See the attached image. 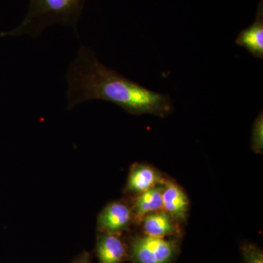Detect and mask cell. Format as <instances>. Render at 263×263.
<instances>
[{"label":"cell","mask_w":263,"mask_h":263,"mask_svg":"<svg viewBox=\"0 0 263 263\" xmlns=\"http://www.w3.org/2000/svg\"><path fill=\"white\" fill-rule=\"evenodd\" d=\"M69 109L90 100L110 102L135 115L167 116L174 110L168 95L147 89L109 68L91 48L81 46L66 73Z\"/></svg>","instance_id":"obj_1"},{"label":"cell","mask_w":263,"mask_h":263,"mask_svg":"<svg viewBox=\"0 0 263 263\" xmlns=\"http://www.w3.org/2000/svg\"><path fill=\"white\" fill-rule=\"evenodd\" d=\"M85 0H30L27 14L18 27L7 35L36 37L55 24L76 29L84 10Z\"/></svg>","instance_id":"obj_2"},{"label":"cell","mask_w":263,"mask_h":263,"mask_svg":"<svg viewBox=\"0 0 263 263\" xmlns=\"http://www.w3.org/2000/svg\"><path fill=\"white\" fill-rule=\"evenodd\" d=\"M177 252L176 240L165 238L145 235L131 242V257L135 263H171Z\"/></svg>","instance_id":"obj_3"},{"label":"cell","mask_w":263,"mask_h":263,"mask_svg":"<svg viewBox=\"0 0 263 263\" xmlns=\"http://www.w3.org/2000/svg\"><path fill=\"white\" fill-rule=\"evenodd\" d=\"M133 218V211L127 205L113 202L104 208L98 216V228L103 233L118 235L127 229Z\"/></svg>","instance_id":"obj_4"},{"label":"cell","mask_w":263,"mask_h":263,"mask_svg":"<svg viewBox=\"0 0 263 263\" xmlns=\"http://www.w3.org/2000/svg\"><path fill=\"white\" fill-rule=\"evenodd\" d=\"M238 46L246 48L254 57L263 59V5L261 0L255 21L249 27L240 31L235 39Z\"/></svg>","instance_id":"obj_5"},{"label":"cell","mask_w":263,"mask_h":263,"mask_svg":"<svg viewBox=\"0 0 263 263\" xmlns=\"http://www.w3.org/2000/svg\"><path fill=\"white\" fill-rule=\"evenodd\" d=\"M189 200L182 189L171 181H164L162 192V210L175 221L184 220L187 213Z\"/></svg>","instance_id":"obj_6"},{"label":"cell","mask_w":263,"mask_h":263,"mask_svg":"<svg viewBox=\"0 0 263 263\" xmlns=\"http://www.w3.org/2000/svg\"><path fill=\"white\" fill-rule=\"evenodd\" d=\"M161 183H162V178L157 171L145 164H136L132 167L126 190L129 193L138 195Z\"/></svg>","instance_id":"obj_7"},{"label":"cell","mask_w":263,"mask_h":263,"mask_svg":"<svg viewBox=\"0 0 263 263\" xmlns=\"http://www.w3.org/2000/svg\"><path fill=\"white\" fill-rule=\"evenodd\" d=\"M97 254L99 263H122L127 251L119 235L101 232L97 242Z\"/></svg>","instance_id":"obj_8"},{"label":"cell","mask_w":263,"mask_h":263,"mask_svg":"<svg viewBox=\"0 0 263 263\" xmlns=\"http://www.w3.org/2000/svg\"><path fill=\"white\" fill-rule=\"evenodd\" d=\"M142 220L143 230L147 235L165 238L179 233L174 219L163 210L148 214Z\"/></svg>","instance_id":"obj_9"},{"label":"cell","mask_w":263,"mask_h":263,"mask_svg":"<svg viewBox=\"0 0 263 263\" xmlns=\"http://www.w3.org/2000/svg\"><path fill=\"white\" fill-rule=\"evenodd\" d=\"M163 188L164 182H162L148 191L138 195L132 209L133 217L142 220L148 214L162 210Z\"/></svg>","instance_id":"obj_10"},{"label":"cell","mask_w":263,"mask_h":263,"mask_svg":"<svg viewBox=\"0 0 263 263\" xmlns=\"http://www.w3.org/2000/svg\"><path fill=\"white\" fill-rule=\"evenodd\" d=\"M252 149L257 153H262L263 148V115L261 111L254 121L252 129Z\"/></svg>","instance_id":"obj_11"},{"label":"cell","mask_w":263,"mask_h":263,"mask_svg":"<svg viewBox=\"0 0 263 263\" xmlns=\"http://www.w3.org/2000/svg\"><path fill=\"white\" fill-rule=\"evenodd\" d=\"M243 254L245 256L246 263H263L262 251L253 245L243 247Z\"/></svg>","instance_id":"obj_12"},{"label":"cell","mask_w":263,"mask_h":263,"mask_svg":"<svg viewBox=\"0 0 263 263\" xmlns=\"http://www.w3.org/2000/svg\"><path fill=\"white\" fill-rule=\"evenodd\" d=\"M74 263H91V262H90L89 257H88V255L83 254V255L79 257Z\"/></svg>","instance_id":"obj_13"}]
</instances>
